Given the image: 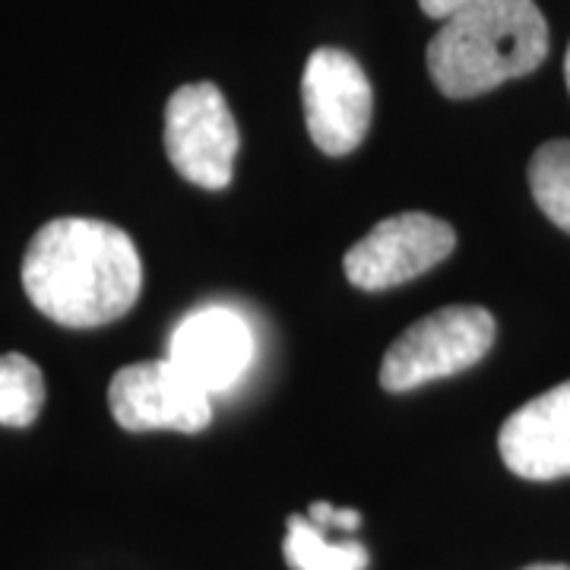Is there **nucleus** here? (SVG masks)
Listing matches in <instances>:
<instances>
[{"mask_svg": "<svg viewBox=\"0 0 570 570\" xmlns=\"http://www.w3.org/2000/svg\"><path fill=\"white\" fill-rule=\"evenodd\" d=\"M142 264L134 238L102 219L67 216L41 225L22 257V288L55 324L89 330L137 305Z\"/></svg>", "mask_w": 570, "mask_h": 570, "instance_id": "f257e3e1", "label": "nucleus"}, {"mask_svg": "<svg viewBox=\"0 0 570 570\" xmlns=\"http://www.w3.org/2000/svg\"><path fill=\"white\" fill-rule=\"evenodd\" d=\"M549 55V26L532 0H472L441 20L428 73L448 99H472L532 73Z\"/></svg>", "mask_w": 570, "mask_h": 570, "instance_id": "f03ea898", "label": "nucleus"}, {"mask_svg": "<svg viewBox=\"0 0 570 570\" xmlns=\"http://www.w3.org/2000/svg\"><path fill=\"white\" fill-rule=\"evenodd\" d=\"M494 343V317L485 307L453 305L412 324L396 336L381 362V387L406 393L460 374L489 355Z\"/></svg>", "mask_w": 570, "mask_h": 570, "instance_id": "7ed1b4c3", "label": "nucleus"}, {"mask_svg": "<svg viewBox=\"0 0 570 570\" xmlns=\"http://www.w3.org/2000/svg\"><path fill=\"white\" fill-rule=\"evenodd\" d=\"M165 153L184 181L223 190L238 156V124L213 82H187L165 105Z\"/></svg>", "mask_w": 570, "mask_h": 570, "instance_id": "20e7f679", "label": "nucleus"}, {"mask_svg": "<svg viewBox=\"0 0 570 570\" xmlns=\"http://www.w3.org/2000/svg\"><path fill=\"white\" fill-rule=\"evenodd\" d=\"M305 124L314 146L326 156H348L365 140L374 92L362 63L343 48H317L302 77Z\"/></svg>", "mask_w": 570, "mask_h": 570, "instance_id": "39448f33", "label": "nucleus"}, {"mask_svg": "<svg viewBox=\"0 0 570 570\" xmlns=\"http://www.w3.org/2000/svg\"><path fill=\"white\" fill-rule=\"evenodd\" d=\"M456 247V232L428 213H400L377 223L365 238L346 250V279L365 292H384L448 261Z\"/></svg>", "mask_w": 570, "mask_h": 570, "instance_id": "423d86ee", "label": "nucleus"}, {"mask_svg": "<svg viewBox=\"0 0 570 570\" xmlns=\"http://www.w3.org/2000/svg\"><path fill=\"white\" fill-rule=\"evenodd\" d=\"M108 406L124 431H181L197 434L213 422V400L168 355L137 362L111 377Z\"/></svg>", "mask_w": 570, "mask_h": 570, "instance_id": "0eeeda50", "label": "nucleus"}, {"mask_svg": "<svg viewBox=\"0 0 570 570\" xmlns=\"http://www.w3.org/2000/svg\"><path fill=\"white\" fill-rule=\"evenodd\" d=\"M168 358L213 396L245 377L254 362V333L232 307H197L171 330Z\"/></svg>", "mask_w": 570, "mask_h": 570, "instance_id": "6e6552de", "label": "nucleus"}, {"mask_svg": "<svg viewBox=\"0 0 570 570\" xmlns=\"http://www.w3.org/2000/svg\"><path fill=\"white\" fill-rule=\"evenodd\" d=\"M504 466L530 482L570 475V381L520 406L498 434Z\"/></svg>", "mask_w": 570, "mask_h": 570, "instance_id": "1a4fd4ad", "label": "nucleus"}, {"mask_svg": "<svg viewBox=\"0 0 570 570\" xmlns=\"http://www.w3.org/2000/svg\"><path fill=\"white\" fill-rule=\"evenodd\" d=\"M292 570H365L367 551L358 542H333L311 517H288L283 542Z\"/></svg>", "mask_w": 570, "mask_h": 570, "instance_id": "9d476101", "label": "nucleus"}, {"mask_svg": "<svg viewBox=\"0 0 570 570\" xmlns=\"http://www.w3.org/2000/svg\"><path fill=\"white\" fill-rule=\"evenodd\" d=\"M45 406V377L20 352L0 355V425L29 428Z\"/></svg>", "mask_w": 570, "mask_h": 570, "instance_id": "9b49d317", "label": "nucleus"}, {"mask_svg": "<svg viewBox=\"0 0 570 570\" xmlns=\"http://www.w3.org/2000/svg\"><path fill=\"white\" fill-rule=\"evenodd\" d=\"M530 187L539 209L570 235V140H551L535 149Z\"/></svg>", "mask_w": 570, "mask_h": 570, "instance_id": "f8f14e48", "label": "nucleus"}, {"mask_svg": "<svg viewBox=\"0 0 570 570\" xmlns=\"http://www.w3.org/2000/svg\"><path fill=\"white\" fill-rule=\"evenodd\" d=\"M307 517H311L324 532H352L358 530V523H362V513H358V510L333 508V504H326V501L311 504Z\"/></svg>", "mask_w": 570, "mask_h": 570, "instance_id": "ddd939ff", "label": "nucleus"}, {"mask_svg": "<svg viewBox=\"0 0 570 570\" xmlns=\"http://www.w3.org/2000/svg\"><path fill=\"white\" fill-rule=\"evenodd\" d=\"M466 3H472V0H419L422 13L431 20H448L456 10H463Z\"/></svg>", "mask_w": 570, "mask_h": 570, "instance_id": "4468645a", "label": "nucleus"}, {"mask_svg": "<svg viewBox=\"0 0 570 570\" xmlns=\"http://www.w3.org/2000/svg\"><path fill=\"white\" fill-rule=\"evenodd\" d=\"M523 570H570L568 564H530V568Z\"/></svg>", "mask_w": 570, "mask_h": 570, "instance_id": "2eb2a0df", "label": "nucleus"}, {"mask_svg": "<svg viewBox=\"0 0 570 570\" xmlns=\"http://www.w3.org/2000/svg\"><path fill=\"white\" fill-rule=\"evenodd\" d=\"M564 77H568V89H570V48H568V58H564Z\"/></svg>", "mask_w": 570, "mask_h": 570, "instance_id": "dca6fc26", "label": "nucleus"}]
</instances>
